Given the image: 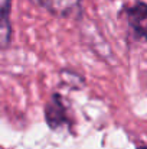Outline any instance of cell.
<instances>
[{
	"label": "cell",
	"instance_id": "1",
	"mask_svg": "<svg viewBox=\"0 0 147 149\" xmlns=\"http://www.w3.org/2000/svg\"><path fill=\"white\" fill-rule=\"evenodd\" d=\"M124 15L128 29L137 39L147 42V3L136 1L124 7Z\"/></svg>",
	"mask_w": 147,
	"mask_h": 149
},
{
	"label": "cell",
	"instance_id": "2",
	"mask_svg": "<svg viewBox=\"0 0 147 149\" xmlns=\"http://www.w3.org/2000/svg\"><path fill=\"white\" fill-rule=\"evenodd\" d=\"M45 120L50 129H58L69 123L68 110L61 94L55 93L45 106Z\"/></svg>",
	"mask_w": 147,
	"mask_h": 149
},
{
	"label": "cell",
	"instance_id": "3",
	"mask_svg": "<svg viewBox=\"0 0 147 149\" xmlns=\"http://www.w3.org/2000/svg\"><path fill=\"white\" fill-rule=\"evenodd\" d=\"M56 17H69L81 10V0H30Z\"/></svg>",
	"mask_w": 147,
	"mask_h": 149
},
{
	"label": "cell",
	"instance_id": "4",
	"mask_svg": "<svg viewBox=\"0 0 147 149\" xmlns=\"http://www.w3.org/2000/svg\"><path fill=\"white\" fill-rule=\"evenodd\" d=\"M0 7H1V19H9L12 0H0Z\"/></svg>",
	"mask_w": 147,
	"mask_h": 149
},
{
	"label": "cell",
	"instance_id": "5",
	"mask_svg": "<svg viewBox=\"0 0 147 149\" xmlns=\"http://www.w3.org/2000/svg\"><path fill=\"white\" fill-rule=\"evenodd\" d=\"M137 149H147V146H139Z\"/></svg>",
	"mask_w": 147,
	"mask_h": 149
}]
</instances>
